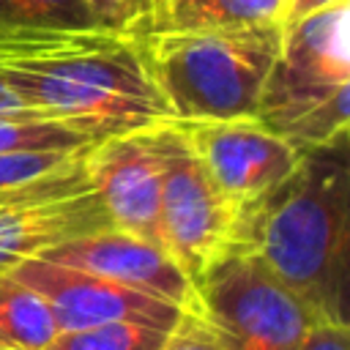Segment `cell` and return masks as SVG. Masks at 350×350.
Instances as JSON below:
<instances>
[{
	"mask_svg": "<svg viewBox=\"0 0 350 350\" xmlns=\"http://www.w3.org/2000/svg\"><path fill=\"white\" fill-rule=\"evenodd\" d=\"M0 77L36 115L93 139L175 120L131 30H0Z\"/></svg>",
	"mask_w": 350,
	"mask_h": 350,
	"instance_id": "obj_1",
	"label": "cell"
},
{
	"mask_svg": "<svg viewBox=\"0 0 350 350\" xmlns=\"http://www.w3.org/2000/svg\"><path fill=\"white\" fill-rule=\"evenodd\" d=\"M347 139L301 150L293 175L246 208L238 252L254 254L314 317L345 320Z\"/></svg>",
	"mask_w": 350,
	"mask_h": 350,
	"instance_id": "obj_2",
	"label": "cell"
},
{
	"mask_svg": "<svg viewBox=\"0 0 350 350\" xmlns=\"http://www.w3.org/2000/svg\"><path fill=\"white\" fill-rule=\"evenodd\" d=\"M282 22L200 33H139L153 85L175 120L254 118Z\"/></svg>",
	"mask_w": 350,
	"mask_h": 350,
	"instance_id": "obj_3",
	"label": "cell"
},
{
	"mask_svg": "<svg viewBox=\"0 0 350 350\" xmlns=\"http://www.w3.org/2000/svg\"><path fill=\"white\" fill-rule=\"evenodd\" d=\"M350 0L282 25V44L254 118L295 148L347 139L350 126Z\"/></svg>",
	"mask_w": 350,
	"mask_h": 350,
	"instance_id": "obj_4",
	"label": "cell"
},
{
	"mask_svg": "<svg viewBox=\"0 0 350 350\" xmlns=\"http://www.w3.org/2000/svg\"><path fill=\"white\" fill-rule=\"evenodd\" d=\"M246 208L208 175L178 120L161 126L159 243L197 284L243 241Z\"/></svg>",
	"mask_w": 350,
	"mask_h": 350,
	"instance_id": "obj_5",
	"label": "cell"
},
{
	"mask_svg": "<svg viewBox=\"0 0 350 350\" xmlns=\"http://www.w3.org/2000/svg\"><path fill=\"white\" fill-rule=\"evenodd\" d=\"M200 298L227 350H298L314 317L249 252L224 257L202 279Z\"/></svg>",
	"mask_w": 350,
	"mask_h": 350,
	"instance_id": "obj_6",
	"label": "cell"
},
{
	"mask_svg": "<svg viewBox=\"0 0 350 350\" xmlns=\"http://www.w3.org/2000/svg\"><path fill=\"white\" fill-rule=\"evenodd\" d=\"M104 224L112 221L85 180L82 156L52 175L0 189V273Z\"/></svg>",
	"mask_w": 350,
	"mask_h": 350,
	"instance_id": "obj_7",
	"label": "cell"
},
{
	"mask_svg": "<svg viewBox=\"0 0 350 350\" xmlns=\"http://www.w3.org/2000/svg\"><path fill=\"white\" fill-rule=\"evenodd\" d=\"M178 126L216 186L243 208L282 186L301 161V148L257 118L178 120Z\"/></svg>",
	"mask_w": 350,
	"mask_h": 350,
	"instance_id": "obj_8",
	"label": "cell"
},
{
	"mask_svg": "<svg viewBox=\"0 0 350 350\" xmlns=\"http://www.w3.org/2000/svg\"><path fill=\"white\" fill-rule=\"evenodd\" d=\"M170 123V120H167ZM161 126L120 131L82 150V172L109 221L159 243Z\"/></svg>",
	"mask_w": 350,
	"mask_h": 350,
	"instance_id": "obj_9",
	"label": "cell"
},
{
	"mask_svg": "<svg viewBox=\"0 0 350 350\" xmlns=\"http://www.w3.org/2000/svg\"><path fill=\"white\" fill-rule=\"evenodd\" d=\"M8 273L30 284L46 298L60 331L90 328V325L118 323V320L145 323V325L170 331L178 314L183 312L170 301L131 290L93 271L46 260L41 254L22 260Z\"/></svg>",
	"mask_w": 350,
	"mask_h": 350,
	"instance_id": "obj_10",
	"label": "cell"
},
{
	"mask_svg": "<svg viewBox=\"0 0 350 350\" xmlns=\"http://www.w3.org/2000/svg\"><path fill=\"white\" fill-rule=\"evenodd\" d=\"M41 257L93 271L131 290L170 301L178 309H202L197 284L167 254L161 243L115 224H104L98 230L55 243Z\"/></svg>",
	"mask_w": 350,
	"mask_h": 350,
	"instance_id": "obj_11",
	"label": "cell"
},
{
	"mask_svg": "<svg viewBox=\"0 0 350 350\" xmlns=\"http://www.w3.org/2000/svg\"><path fill=\"white\" fill-rule=\"evenodd\" d=\"M284 0H142L137 33H200L282 22Z\"/></svg>",
	"mask_w": 350,
	"mask_h": 350,
	"instance_id": "obj_12",
	"label": "cell"
},
{
	"mask_svg": "<svg viewBox=\"0 0 350 350\" xmlns=\"http://www.w3.org/2000/svg\"><path fill=\"white\" fill-rule=\"evenodd\" d=\"M57 331L46 298L11 273H0V350H46Z\"/></svg>",
	"mask_w": 350,
	"mask_h": 350,
	"instance_id": "obj_13",
	"label": "cell"
},
{
	"mask_svg": "<svg viewBox=\"0 0 350 350\" xmlns=\"http://www.w3.org/2000/svg\"><path fill=\"white\" fill-rule=\"evenodd\" d=\"M101 27L88 0H0V30Z\"/></svg>",
	"mask_w": 350,
	"mask_h": 350,
	"instance_id": "obj_14",
	"label": "cell"
},
{
	"mask_svg": "<svg viewBox=\"0 0 350 350\" xmlns=\"http://www.w3.org/2000/svg\"><path fill=\"white\" fill-rule=\"evenodd\" d=\"M167 331L145 323L118 320L90 328L57 331L46 350H159Z\"/></svg>",
	"mask_w": 350,
	"mask_h": 350,
	"instance_id": "obj_15",
	"label": "cell"
},
{
	"mask_svg": "<svg viewBox=\"0 0 350 350\" xmlns=\"http://www.w3.org/2000/svg\"><path fill=\"white\" fill-rule=\"evenodd\" d=\"M90 142L96 139L57 120L0 115V153L5 150H77Z\"/></svg>",
	"mask_w": 350,
	"mask_h": 350,
	"instance_id": "obj_16",
	"label": "cell"
},
{
	"mask_svg": "<svg viewBox=\"0 0 350 350\" xmlns=\"http://www.w3.org/2000/svg\"><path fill=\"white\" fill-rule=\"evenodd\" d=\"M88 148V145H85ZM85 148L77 150H5L0 153V189L22 186L74 164Z\"/></svg>",
	"mask_w": 350,
	"mask_h": 350,
	"instance_id": "obj_17",
	"label": "cell"
},
{
	"mask_svg": "<svg viewBox=\"0 0 350 350\" xmlns=\"http://www.w3.org/2000/svg\"><path fill=\"white\" fill-rule=\"evenodd\" d=\"M159 350H227L202 309H183Z\"/></svg>",
	"mask_w": 350,
	"mask_h": 350,
	"instance_id": "obj_18",
	"label": "cell"
},
{
	"mask_svg": "<svg viewBox=\"0 0 350 350\" xmlns=\"http://www.w3.org/2000/svg\"><path fill=\"white\" fill-rule=\"evenodd\" d=\"M88 5L96 14L101 27L137 33L139 14H142V0H88Z\"/></svg>",
	"mask_w": 350,
	"mask_h": 350,
	"instance_id": "obj_19",
	"label": "cell"
},
{
	"mask_svg": "<svg viewBox=\"0 0 350 350\" xmlns=\"http://www.w3.org/2000/svg\"><path fill=\"white\" fill-rule=\"evenodd\" d=\"M298 350H347V323L331 317H312Z\"/></svg>",
	"mask_w": 350,
	"mask_h": 350,
	"instance_id": "obj_20",
	"label": "cell"
},
{
	"mask_svg": "<svg viewBox=\"0 0 350 350\" xmlns=\"http://www.w3.org/2000/svg\"><path fill=\"white\" fill-rule=\"evenodd\" d=\"M0 115H5V118H41L5 85L3 77H0Z\"/></svg>",
	"mask_w": 350,
	"mask_h": 350,
	"instance_id": "obj_21",
	"label": "cell"
},
{
	"mask_svg": "<svg viewBox=\"0 0 350 350\" xmlns=\"http://www.w3.org/2000/svg\"><path fill=\"white\" fill-rule=\"evenodd\" d=\"M331 3H339V0H284V8H282V25L287 22H295L323 5H331Z\"/></svg>",
	"mask_w": 350,
	"mask_h": 350,
	"instance_id": "obj_22",
	"label": "cell"
}]
</instances>
